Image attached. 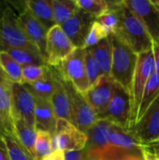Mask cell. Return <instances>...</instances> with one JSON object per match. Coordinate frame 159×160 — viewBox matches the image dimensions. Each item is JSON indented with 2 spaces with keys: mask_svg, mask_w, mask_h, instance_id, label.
Segmentation results:
<instances>
[{
  "mask_svg": "<svg viewBox=\"0 0 159 160\" xmlns=\"http://www.w3.org/2000/svg\"><path fill=\"white\" fill-rule=\"evenodd\" d=\"M97 21L108 31L110 36L115 34L119 26V16L117 10L110 5H109V10L106 11L101 16H99L97 19Z\"/></svg>",
  "mask_w": 159,
  "mask_h": 160,
  "instance_id": "35",
  "label": "cell"
},
{
  "mask_svg": "<svg viewBox=\"0 0 159 160\" xmlns=\"http://www.w3.org/2000/svg\"><path fill=\"white\" fill-rule=\"evenodd\" d=\"M3 135L4 134H0V160H10L7 146Z\"/></svg>",
  "mask_w": 159,
  "mask_h": 160,
  "instance_id": "38",
  "label": "cell"
},
{
  "mask_svg": "<svg viewBox=\"0 0 159 160\" xmlns=\"http://www.w3.org/2000/svg\"><path fill=\"white\" fill-rule=\"evenodd\" d=\"M36 101L29 90L20 83H13L12 90V120L22 119L36 128L35 122Z\"/></svg>",
  "mask_w": 159,
  "mask_h": 160,
  "instance_id": "11",
  "label": "cell"
},
{
  "mask_svg": "<svg viewBox=\"0 0 159 160\" xmlns=\"http://www.w3.org/2000/svg\"><path fill=\"white\" fill-rule=\"evenodd\" d=\"M155 57L153 48L145 52L139 54L138 64L132 82L131 89V121H130V129L135 126L137 114L141 101L142 99L145 87L151 76L155 73Z\"/></svg>",
  "mask_w": 159,
  "mask_h": 160,
  "instance_id": "4",
  "label": "cell"
},
{
  "mask_svg": "<svg viewBox=\"0 0 159 160\" xmlns=\"http://www.w3.org/2000/svg\"><path fill=\"white\" fill-rule=\"evenodd\" d=\"M108 3L117 10L119 16V26L113 35L138 54L150 51L154 41L142 22L125 4V0L108 1Z\"/></svg>",
  "mask_w": 159,
  "mask_h": 160,
  "instance_id": "1",
  "label": "cell"
},
{
  "mask_svg": "<svg viewBox=\"0 0 159 160\" xmlns=\"http://www.w3.org/2000/svg\"><path fill=\"white\" fill-rule=\"evenodd\" d=\"M13 128L14 135L16 136L18 141L36 158L35 145L37 140V129L22 119L13 120Z\"/></svg>",
  "mask_w": 159,
  "mask_h": 160,
  "instance_id": "24",
  "label": "cell"
},
{
  "mask_svg": "<svg viewBox=\"0 0 159 160\" xmlns=\"http://www.w3.org/2000/svg\"><path fill=\"white\" fill-rule=\"evenodd\" d=\"M153 52H154V57H155V67H156V72L159 75V44L157 42L153 43Z\"/></svg>",
  "mask_w": 159,
  "mask_h": 160,
  "instance_id": "40",
  "label": "cell"
},
{
  "mask_svg": "<svg viewBox=\"0 0 159 160\" xmlns=\"http://www.w3.org/2000/svg\"><path fill=\"white\" fill-rule=\"evenodd\" d=\"M110 144L112 146L136 154H142L141 142L133 135L129 129L122 128L118 126L113 129L110 136Z\"/></svg>",
  "mask_w": 159,
  "mask_h": 160,
  "instance_id": "20",
  "label": "cell"
},
{
  "mask_svg": "<svg viewBox=\"0 0 159 160\" xmlns=\"http://www.w3.org/2000/svg\"><path fill=\"white\" fill-rule=\"evenodd\" d=\"M85 52L86 49L77 48L58 67L53 68L65 82L71 83L82 94L90 88L85 68Z\"/></svg>",
  "mask_w": 159,
  "mask_h": 160,
  "instance_id": "5",
  "label": "cell"
},
{
  "mask_svg": "<svg viewBox=\"0 0 159 160\" xmlns=\"http://www.w3.org/2000/svg\"><path fill=\"white\" fill-rule=\"evenodd\" d=\"M18 22L27 38L38 48L41 54L46 59L45 52L48 30L28 10L27 8H25L21 13L18 14Z\"/></svg>",
  "mask_w": 159,
  "mask_h": 160,
  "instance_id": "16",
  "label": "cell"
},
{
  "mask_svg": "<svg viewBox=\"0 0 159 160\" xmlns=\"http://www.w3.org/2000/svg\"><path fill=\"white\" fill-rule=\"evenodd\" d=\"M35 151L37 160H42L45 157L51 155L54 151L52 134L43 130H37Z\"/></svg>",
  "mask_w": 159,
  "mask_h": 160,
  "instance_id": "30",
  "label": "cell"
},
{
  "mask_svg": "<svg viewBox=\"0 0 159 160\" xmlns=\"http://www.w3.org/2000/svg\"><path fill=\"white\" fill-rule=\"evenodd\" d=\"M6 48L28 49L40 52L38 48L25 36L19 24L18 15L9 6L0 8V51Z\"/></svg>",
  "mask_w": 159,
  "mask_h": 160,
  "instance_id": "3",
  "label": "cell"
},
{
  "mask_svg": "<svg viewBox=\"0 0 159 160\" xmlns=\"http://www.w3.org/2000/svg\"><path fill=\"white\" fill-rule=\"evenodd\" d=\"M51 103L52 105L55 116L58 120L59 119L66 120L75 126L70 96L65 81L61 78V76L57 73V71H56L55 88L51 98Z\"/></svg>",
  "mask_w": 159,
  "mask_h": 160,
  "instance_id": "17",
  "label": "cell"
},
{
  "mask_svg": "<svg viewBox=\"0 0 159 160\" xmlns=\"http://www.w3.org/2000/svg\"><path fill=\"white\" fill-rule=\"evenodd\" d=\"M88 49L101 67L104 76L111 77L112 63V46L111 37L109 36L107 38L101 40L97 45Z\"/></svg>",
  "mask_w": 159,
  "mask_h": 160,
  "instance_id": "23",
  "label": "cell"
},
{
  "mask_svg": "<svg viewBox=\"0 0 159 160\" xmlns=\"http://www.w3.org/2000/svg\"><path fill=\"white\" fill-rule=\"evenodd\" d=\"M53 18L56 25H62L74 16L79 7L76 0H52Z\"/></svg>",
  "mask_w": 159,
  "mask_h": 160,
  "instance_id": "27",
  "label": "cell"
},
{
  "mask_svg": "<svg viewBox=\"0 0 159 160\" xmlns=\"http://www.w3.org/2000/svg\"><path fill=\"white\" fill-rule=\"evenodd\" d=\"M131 108L130 94L116 84L113 97L108 108L103 113L97 115V119L107 120L122 128L130 129Z\"/></svg>",
  "mask_w": 159,
  "mask_h": 160,
  "instance_id": "7",
  "label": "cell"
},
{
  "mask_svg": "<svg viewBox=\"0 0 159 160\" xmlns=\"http://www.w3.org/2000/svg\"><path fill=\"white\" fill-rule=\"evenodd\" d=\"M96 17L79 8L72 18L61 25L62 29L76 48H83Z\"/></svg>",
  "mask_w": 159,
  "mask_h": 160,
  "instance_id": "13",
  "label": "cell"
},
{
  "mask_svg": "<svg viewBox=\"0 0 159 160\" xmlns=\"http://www.w3.org/2000/svg\"><path fill=\"white\" fill-rule=\"evenodd\" d=\"M110 36L108 31L96 20L94 23L91 26V29L88 33V36L86 38L83 49H88L91 48L97 43H99L101 40L107 38Z\"/></svg>",
  "mask_w": 159,
  "mask_h": 160,
  "instance_id": "36",
  "label": "cell"
},
{
  "mask_svg": "<svg viewBox=\"0 0 159 160\" xmlns=\"http://www.w3.org/2000/svg\"><path fill=\"white\" fill-rule=\"evenodd\" d=\"M13 83L14 82L0 67V115L5 133L9 134H14L11 115Z\"/></svg>",
  "mask_w": 159,
  "mask_h": 160,
  "instance_id": "18",
  "label": "cell"
},
{
  "mask_svg": "<svg viewBox=\"0 0 159 160\" xmlns=\"http://www.w3.org/2000/svg\"><path fill=\"white\" fill-rule=\"evenodd\" d=\"M85 68H86V74H87L90 87L95 83H97L104 76L101 67L95 59L89 49H86L85 52Z\"/></svg>",
  "mask_w": 159,
  "mask_h": 160,
  "instance_id": "33",
  "label": "cell"
},
{
  "mask_svg": "<svg viewBox=\"0 0 159 160\" xmlns=\"http://www.w3.org/2000/svg\"><path fill=\"white\" fill-rule=\"evenodd\" d=\"M56 83V71L50 67L46 75L32 84H23L35 98L51 100Z\"/></svg>",
  "mask_w": 159,
  "mask_h": 160,
  "instance_id": "22",
  "label": "cell"
},
{
  "mask_svg": "<svg viewBox=\"0 0 159 160\" xmlns=\"http://www.w3.org/2000/svg\"><path fill=\"white\" fill-rule=\"evenodd\" d=\"M90 160V159H89ZM93 160H144L142 155H137L110 145L97 159Z\"/></svg>",
  "mask_w": 159,
  "mask_h": 160,
  "instance_id": "31",
  "label": "cell"
},
{
  "mask_svg": "<svg viewBox=\"0 0 159 160\" xmlns=\"http://www.w3.org/2000/svg\"><path fill=\"white\" fill-rule=\"evenodd\" d=\"M142 158L144 160H159L157 158H156L153 155H151L147 152H144V151H142Z\"/></svg>",
  "mask_w": 159,
  "mask_h": 160,
  "instance_id": "41",
  "label": "cell"
},
{
  "mask_svg": "<svg viewBox=\"0 0 159 160\" xmlns=\"http://www.w3.org/2000/svg\"><path fill=\"white\" fill-rule=\"evenodd\" d=\"M130 131L141 143L159 139V96Z\"/></svg>",
  "mask_w": 159,
  "mask_h": 160,
  "instance_id": "15",
  "label": "cell"
},
{
  "mask_svg": "<svg viewBox=\"0 0 159 160\" xmlns=\"http://www.w3.org/2000/svg\"><path fill=\"white\" fill-rule=\"evenodd\" d=\"M125 4L142 22L153 41L159 44V1L125 0Z\"/></svg>",
  "mask_w": 159,
  "mask_h": 160,
  "instance_id": "9",
  "label": "cell"
},
{
  "mask_svg": "<svg viewBox=\"0 0 159 160\" xmlns=\"http://www.w3.org/2000/svg\"><path fill=\"white\" fill-rule=\"evenodd\" d=\"M79 8L97 19L109 10V3L105 0H76Z\"/></svg>",
  "mask_w": 159,
  "mask_h": 160,
  "instance_id": "32",
  "label": "cell"
},
{
  "mask_svg": "<svg viewBox=\"0 0 159 160\" xmlns=\"http://www.w3.org/2000/svg\"><path fill=\"white\" fill-rule=\"evenodd\" d=\"M3 51L7 52L20 66L26 67L30 65L45 66L47 65L45 57L37 51L19 48H6Z\"/></svg>",
  "mask_w": 159,
  "mask_h": 160,
  "instance_id": "25",
  "label": "cell"
},
{
  "mask_svg": "<svg viewBox=\"0 0 159 160\" xmlns=\"http://www.w3.org/2000/svg\"><path fill=\"white\" fill-rule=\"evenodd\" d=\"M42 160H67L66 159V154L63 151L55 150L51 155L45 157Z\"/></svg>",
  "mask_w": 159,
  "mask_h": 160,
  "instance_id": "39",
  "label": "cell"
},
{
  "mask_svg": "<svg viewBox=\"0 0 159 160\" xmlns=\"http://www.w3.org/2000/svg\"><path fill=\"white\" fill-rule=\"evenodd\" d=\"M4 133H5V129H4L2 119H1V115H0V134H4Z\"/></svg>",
  "mask_w": 159,
  "mask_h": 160,
  "instance_id": "42",
  "label": "cell"
},
{
  "mask_svg": "<svg viewBox=\"0 0 159 160\" xmlns=\"http://www.w3.org/2000/svg\"><path fill=\"white\" fill-rule=\"evenodd\" d=\"M86 159H87V158H86ZM87 160H89V159H87Z\"/></svg>",
  "mask_w": 159,
  "mask_h": 160,
  "instance_id": "43",
  "label": "cell"
},
{
  "mask_svg": "<svg viewBox=\"0 0 159 160\" xmlns=\"http://www.w3.org/2000/svg\"><path fill=\"white\" fill-rule=\"evenodd\" d=\"M158 96L159 75L155 71V73L149 79V81L147 82V85L145 87L144 94H143L141 104H140V107H139V111H138V114H137V119H136V124L142 119V117L144 115V113L147 112V110L149 109V107L153 104V102L157 99V98Z\"/></svg>",
  "mask_w": 159,
  "mask_h": 160,
  "instance_id": "26",
  "label": "cell"
},
{
  "mask_svg": "<svg viewBox=\"0 0 159 160\" xmlns=\"http://www.w3.org/2000/svg\"><path fill=\"white\" fill-rule=\"evenodd\" d=\"M53 148L64 153L80 152L86 148L88 136L73 124L59 119L52 135Z\"/></svg>",
  "mask_w": 159,
  "mask_h": 160,
  "instance_id": "6",
  "label": "cell"
},
{
  "mask_svg": "<svg viewBox=\"0 0 159 160\" xmlns=\"http://www.w3.org/2000/svg\"><path fill=\"white\" fill-rule=\"evenodd\" d=\"M35 98V97H34ZM35 122L36 129L50 132L53 135L58 119L55 116L51 100L35 98Z\"/></svg>",
  "mask_w": 159,
  "mask_h": 160,
  "instance_id": "19",
  "label": "cell"
},
{
  "mask_svg": "<svg viewBox=\"0 0 159 160\" xmlns=\"http://www.w3.org/2000/svg\"><path fill=\"white\" fill-rule=\"evenodd\" d=\"M50 66L30 65L22 68V84H32L42 79L48 72Z\"/></svg>",
  "mask_w": 159,
  "mask_h": 160,
  "instance_id": "34",
  "label": "cell"
},
{
  "mask_svg": "<svg viewBox=\"0 0 159 160\" xmlns=\"http://www.w3.org/2000/svg\"><path fill=\"white\" fill-rule=\"evenodd\" d=\"M0 67L15 83L22 84V67L5 51H0Z\"/></svg>",
  "mask_w": 159,
  "mask_h": 160,
  "instance_id": "29",
  "label": "cell"
},
{
  "mask_svg": "<svg viewBox=\"0 0 159 160\" xmlns=\"http://www.w3.org/2000/svg\"><path fill=\"white\" fill-rule=\"evenodd\" d=\"M76 49L60 25H54L48 31L45 52L48 66L58 67Z\"/></svg>",
  "mask_w": 159,
  "mask_h": 160,
  "instance_id": "8",
  "label": "cell"
},
{
  "mask_svg": "<svg viewBox=\"0 0 159 160\" xmlns=\"http://www.w3.org/2000/svg\"><path fill=\"white\" fill-rule=\"evenodd\" d=\"M116 84L117 83L112 77L103 76L83 94L85 99L94 109L97 115L103 113L108 108L113 97Z\"/></svg>",
  "mask_w": 159,
  "mask_h": 160,
  "instance_id": "14",
  "label": "cell"
},
{
  "mask_svg": "<svg viewBox=\"0 0 159 160\" xmlns=\"http://www.w3.org/2000/svg\"><path fill=\"white\" fill-rule=\"evenodd\" d=\"M65 82L71 99L75 126L86 133V131L97 121V115L88 101L85 99L83 94L78 92L71 83L67 82Z\"/></svg>",
  "mask_w": 159,
  "mask_h": 160,
  "instance_id": "12",
  "label": "cell"
},
{
  "mask_svg": "<svg viewBox=\"0 0 159 160\" xmlns=\"http://www.w3.org/2000/svg\"><path fill=\"white\" fill-rule=\"evenodd\" d=\"M28 10L45 26L49 31L55 24L52 0H27L25 1Z\"/></svg>",
  "mask_w": 159,
  "mask_h": 160,
  "instance_id": "21",
  "label": "cell"
},
{
  "mask_svg": "<svg viewBox=\"0 0 159 160\" xmlns=\"http://www.w3.org/2000/svg\"><path fill=\"white\" fill-rule=\"evenodd\" d=\"M112 63L111 77L131 96L132 82L138 64L139 54L115 35H111Z\"/></svg>",
  "mask_w": 159,
  "mask_h": 160,
  "instance_id": "2",
  "label": "cell"
},
{
  "mask_svg": "<svg viewBox=\"0 0 159 160\" xmlns=\"http://www.w3.org/2000/svg\"><path fill=\"white\" fill-rule=\"evenodd\" d=\"M116 128L112 122L103 119L97 121L86 131L88 136V143L85 148V158L87 159H97L111 144L110 136Z\"/></svg>",
  "mask_w": 159,
  "mask_h": 160,
  "instance_id": "10",
  "label": "cell"
},
{
  "mask_svg": "<svg viewBox=\"0 0 159 160\" xmlns=\"http://www.w3.org/2000/svg\"><path fill=\"white\" fill-rule=\"evenodd\" d=\"M10 160H36L30 152L18 141L14 134L4 133Z\"/></svg>",
  "mask_w": 159,
  "mask_h": 160,
  "instance_id": "28",
  "label": "cell"
},
{
  "mask_svg": "<svg viewBox=\"0 0 159 160\" xmlns=\"http://www.w3.org/2000/svg\"><path fill=\"white\" fill-rule=\"evenodd\" d=\"M141 148H142V151L147 152L159 159V139L150 142L142 143Z\"/></svg>",
  "mask_w": 159,
  "mask_h": 160,
  "instance_id": "37",
  "label": "cell"
}]
</instances>
